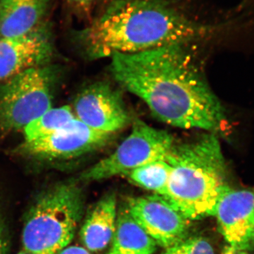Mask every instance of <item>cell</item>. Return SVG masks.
<instances>
[{"mask_svg":"<svg viewBox=\"0 0 254 254\" xmlns=\"http://www.w3.org/2000/svg\"><path fill=\"white\" fill-rule=\"evenodd\" d=\"M83 210V193L75 182L51 187L30 208L23 225V250L57 254L71 243Z\"/></svg>","mask_w":254,"mask_h":254,"instance_id":"277c9868","label":"cell"},{"mask_svg":"<svg viewBox=\"0 0 254 254\" xmlns=\"http://www.w3.org/2000/svg\"><path fill=\"white\" fill-rule=\"evenodd\" d=\"M222 254H250L248 252L244 251H236L232 250L230 247H226L223 251Z\"/></svg>","mask_w":254,"mask_h":254,"instance_id":"44dd1931","label":"cell"},{"mask_svg":"<svg viewBox=\"0 0 254 254\" xmlns=\"http://www.w3.org/2000/svg\"><path fill=\"white\" fill-rule=\"evenodd\" d=\"M165 160L171 173L163 198L187 220L215 216L219 199L229 187L217 135L209 133L194 141L174 143Z\"/></svg>","mask_w":254,"mask_h":254,"instance_id":"3957f363","label":"cell"},{"mask_svg":"<svg viewBox=\"0 0 254 254\" xmlns=\"http://www.w3.org/2000/svg\"><path fill=\"white\" fill-rule=\"evenodd\" d=\"M117 218L116 195L108 193L97 202L82 225L80 237L85 248L91 252L105 250L113 241Z\"/></svg>","mask_w":254,"mask_h":254,"instance_id":"7c38bea8","label":"cell"},{"mask_svg":"<svg viewBox=\"0 0 254 254\" xmlns=\"http://www.w3.org/2000/svg\"><path fill=\"white\" fill-rule=\"evenodd\" d=\"M162 254H215L208 240L201 237H190L166 249Z\"/></svg>","mask_w":254,"mask_h":254,"instance_id":"e0dca14e","label":"cell"},{"mask_svg":"<svg viewBox=\"0 0 254 254\" xmlns=\"http://www.w3.org/2000/svg\"><path fill=\"white\" fill-rule=\"evenodd\" d=\"M215 216L227 247L248 252L254 247V190H224L217 205Z\"/></svg>","mask_w":254,"mask_h":254,"instance_id":"30bf717a","label":"cell"},{"mask_svg":"<svg viewBox=\"0 0 254 254\" xmlns=\"http://www.w3.org/2000/svg\"><path fill=\"white\" fill-rule=\"evenodd\" d=\"M57 254H92L91 252L86 250L85 247L79 246H67L60 250Z\"/></svg>","mask_w":254,"mask_h":254,"instance_id":"d6986e66","label":"cell"},{"mask_svg":"<svg viewBox=\"0 0 254 254\" xmlns=\"http://www.w3.org/2000/svg\"><path fill=\"white\" fill-rule=\"evenodd\" d=\"M71 107L50 108L25 127V141H30L51 136L63 130L76 119Z\"/></svg>","mask_w":254,"mask_h":254,"instance_id":"9a60e30c","label":"cell"},{"mask_svg":"<svg viewBox=\"0 0 254 254\" xmlns=\"http://www.w3.org/2000/svg\"><path fill=\"white\" fill-rule=\"evenodd\" d=\"M211 28L161 0H119L79 35L91 60L204 39Z\"/></svg>","mask_w":254,"mask_h":254,"instance_id":"7a4b0ae2","label":"cell"},{"mask_svg":"<svg viewBox=\"0 0 254 254\" xmlns=\"http://www.w3.org/2000/svg\"><path fill=\"white\" fill-rule=\"evenodd\" d=\"M76 118L93 129L113 133L129 123L121 93L108 82L99 81L86 87L74 100Z\"/></svg>","mask_w":254,"mask_h":254,"instance_id":"9c48e42d","label":"cell"},{"mask_svg":"<svg viewBox=\"0 0 254 254\" xmlns=\"http://www.w3.org/2000/svg\"><path fill=\"white\" fill-rule=\"evenodd\" d=\"M17 254H33V253H30V252H25V251H21V252H20L19 253H18Z\"/></svg>","mask_w":254,"mask_h":254,"instance_id":"7402d4cb","label":"cell"},{"mask_svg":"<svg viewBox=\"0 0 254 254\" xmlns=\"http://www.w3.org/2000/svg\"><path fill=\"white\" fill-rule=\"evenodd\" d=\"M115 134L93 129L77 118L66 128L34 141H24L18 153L41 160H68L78 158L103 148Z\"/></svg>","mask_w":254,"mask_h":254,"instance_id":"52a82bcc","label":"cell"},{"mask_svg":"<svg viewBox=\"0 0 254 254\" xmlns=\"http://www.w3.org/2000/svg\"><path fill=\"white\" fill-rule=\"evenodd\" d=\"M174 143L173 136L168 131L153 128L141 120H135L126 139L109 156L85 170L80 179L100 181L128 175L146 164L165 160Z\"/></svg>","mask_w":254,"mask_h":254,"instance_id":"8992f818","label":"cell"},{"mask_svg":"<svg viewBox=\"0 0 254 254\" xmlns=\"http://www.w3.org/2000/svg\"><path fill=\"white\" fill-rule=\"evenodd\" d=\"M157 244L140 227L127 207L118 213L116 230L107 254H153Z\"/></svg>","mask_w":254,"mask_h":254,"instance_id":"5bb4252c","label":"cell"},{"mask_svg":"<svg viewBox=\"0 0 254 254\" xmlns=\"http://www.w3.org/2000/svg\"><path fill=\"white\" fill-rule=\"evenodd\" d=\"M126 207L157 245L168 249L187 238L190 220L163 197L153 194L129 198Z\"/></svg>","mask_w":254,"mask_h":254,"instance_id":"ba28073f","label":"cell"},{"mask_svg":"<svg viewBox=\"0 0 254 254\" xmlns=\"http://www.w3.org/2000/svg\"><path fill=\"white\" fill-rule=\"evenodd\" d=\"M52 53L49 37L38 28L23 36L0 38V81L43 66Z\"/></svg>","mask_w":254,"mask_h":254,"instance_id":"8fae6325","label":"cell"},{"mask_svg":"<svg viewBox=\"0 0 254 254\" xmlns=\"http://www.w3.org/2000/svg\"><path fill=\"white\" fill-rule=\"evenodd\" d=\"M48 0H1L0 38H13L36 30L44 16Z\"/></svg>","mask_w":254,"mask_h":254,"instance_id":"4fadbf2b","label":"cell"},{"mask_svg":"<svg viewBox=\"0 0 254 254\" xmlns=\"http://www.w3.org/2000/svg\"><path fill=\"white\" fill-rule=\"evenodd\" d=\"M53 76L47 67L30 68L0 89V129H21L52 108Z\"/></svg>","mask_w":254,"mask_h":254,"instance_id":"5b68a950","label":"cell"},{"mask_svg":"<svg viewBox=\"0 0 254 254\" xmlns=\"http://www.w3.org/2000/svg\"><path fill=\"white\" fill-rule=\"evenodd\" d=\"M171 167L165 160L143 165L128 174L130 180L145 190L164 197L167 193Z\"/></svg>","mask_w":254,"mask_h":254,"instance_id":"2e32d148","label":"cell"},{"mask_svg":"<svg viewBox=\"0 0 254 254\" xmlns=\"http://www.w3.org/2000/svg\"><path fill=\"white\" fill-rule=\"evenodd\" d=\"M5 235L2 222L0 219V254H5Z\"/></svg>","mask_w":254,"mask_h":254,"instance_id":"ffe728a7","label":"cell"},{"mask_svg":"<svg viewBox=\"0 0 254 254\" xmlns=\"http://www.w3.org/2000/svg\"><path fill=\"white\" fill-rule=\"evenodd\" d=\"M186 46L115 54L110 71L160 121L178 128L220 134L226 130L225 110Z\"/></svg>","mask_w":254,"mask_h":254,"instance_id":"6da1fadb","label":"cell"},{"mask_svg":"<svg viewBox=\"0 0 254 254\" xmlns=\"http://www.w3.org/2000/svg\"><path fill=\"white\" fill-rule=\"evenodd\" d=\"M73 8L81 14H88L93 6L95 0H68Z\"/></svg>","mask_w":254,"mask_h":254,"instance_id":"ac0fdd59","label":"cell"}]
</instances>
